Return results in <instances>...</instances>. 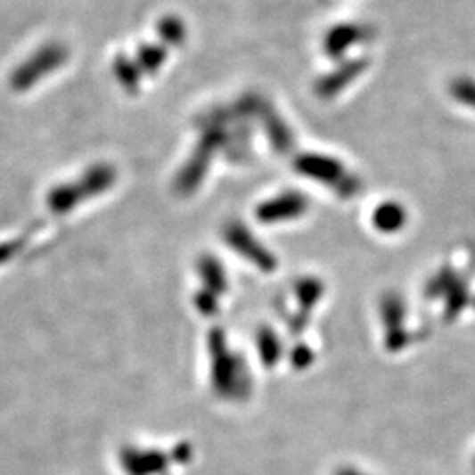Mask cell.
<instances>
[{
    "label": "cell",
    "mask_w": 475,
    "mask_h": 475,
    "mask_svg": "<svg viewBox=\"0 0 475 475\" xmlns=\"http://www.w3.org/2000/svg\"><path fill=\"white\" fill-rule=\"evenodd\" d=\"M366 37H368V29L363 25H352V23L337 25L328 32L324 41V50L332 59L339 61L350 46L364 41Z\"/></svg>",
    "instance_id": "cell-1"
},
{
    "label": "cell",
    "mask_w": 475,
    "mask_h": 475,
    "mask_svg": "<svg viewBox=\"0 0 475 475\" xmlns=\"http://www.w3.org/2000/svg\"><path fill=\"white\" fill-rule=\"evenodd\" d=\"M368 66V62L364 59H356L350 62H345L343 66L335 69L333 72H330L326 78H323L317 83V92L323 97H332L335 94H339L343 86H347L356 76H359L364 68Z\"/></svg>",
    "instance_id": "cell-2"
},
{
    "label": "cell",
    "mask_w": 475,
    "mask_h": 475,
    "mask_svg": "<svg viewBox=\"0 0 475 475\" xmlns=\"http://www.w3.org/2000/svg\"><path fill=\"white\" fill-rule=\"evenodd\" d=\"M451 94L455 95L456 101L475 108V83L472 79H467V78L456 79L451 85Z\"/></svg>",
    "instance_id": "cell-3"
},
{
    "label": "cell",
    "mask_w": 475,
    "mask_h": 475,
    "mask_svg": "<svg viewBox=\"0 0 475 475\" xmlns=\"http://www.w3.org/2000/svg\"><path fill=\"white\" fill-rule=\"evenodd\" d=\"M337 475H363L359 474L357 471H354V469H343V471H340L339 474Z\"/></svg>",
    "instance_id": "cell-4"
}]
</instances>
